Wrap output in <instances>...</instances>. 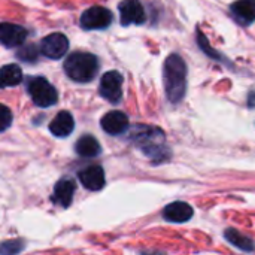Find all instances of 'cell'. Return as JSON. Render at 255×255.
<instances>
[{"instance_id": "1", "label": "cell", "mask_w": 255, "mask_h": 255, "mask_svg": "<svg viewBox=\"0 0 255 255\" xmlns=\"http://www.w3.org/2000/svg\"><path fill=\"white\" fill-rule=\"evenodd\" d=\"M164 88L169 102L178 103L184 99L187 91V66L178 54H172L166 58L164 67Z\"/></svg>"}, {"instance_id": "2", "label": "cell", "mask_w": 255, "mask_h": 255, "mask_svg": "<svg viewBox=\"0 0 255 255\" xmlns=\"http://www.w3.org/2000/svg\"><path fill=\"white\" fill-rule=\"evenodd\" d=\"M133 140L152 160L164 161L169 158V149L164 146V133L160 128L149 126H137L133 130Z\"/></svg>"}, {"instance_id": "3", "label": "cell", "mask_w": 255, "mask_h": 255, "mask_svg": "<svg viewBox=\"0 0 255 255\" xmlns=\"http://www.w3.org/2000/svg\"><path fill=\"white\" fill-rule=\"evenodd\" d=\"M99 70V60L90 52H73L64 61L66 75L75 82H90Z\"/></svg>"}, {"instance_id": "4", "label": "cell", "mask_w": 255, "mask_h": 255, "mask_svg": "<svg viewBox=\"0 0 255 255\" xmlns=\"http://www.w3.org/2000/svg\"><path fill=\"white\" fill-rule=\"evenodd\" d=\"M28 94L36 106L39 108H49L54 106L58 100L57 90L42 76L31 78L27 84Z\"/></svg>"}, {"instance_id": "5", "label": "cell", "mask_w": 255, "mask_h": 255, "mask_svg": "<svg viewBox=\"0 0 255 255\" xmlns=\"http://www.w3.org/2000/svg\"><path fill=\"white\" fill-rule=\"evenodd\" d=\"M100 96L111 103L123 99V75L117 70L106 72L100 79Z\"/></svg>"}, {"instance_id": "6", "label": "cell", "mask_w": 255, "mask_h": 255, "mask_svg": "<svg viewBox=\"0 0 255 255\" xmlns=\"http://www.w3.org/2000/svg\"><path fill=\"white\" fill-rule=\"evenodd\" d=\"M112 22V13L103 6H91L81 16V25L85 30H103Z\"/></svg>"}, {"instance_id": "7", "label": "cell", "mask_w": 255, "mask_h": 255, "mask_svg": "<svg viewBox=\"0 0 255 255\" xmlns=\"http://www.w3.org/2000/svg\"><path fill=\"white\" fill-rule=\"evenodd\" d=\"M69 49V40L63 33H51L40 42V51L51 60L61 58Z\"/></svg>"}, {"instance_id": "8", "label": "cell", "mask_w": 255, "mask_h": 255, "mask_svg": "<svg viewBox=\"0 0 255 255\" xmlns=\"http://www.w3.org/2000/svg\"><path fill=\"white\" fill-rule=\"evenodd\" d=\"M121 24L130 25V24H143L146 19L145 9L139 0H123L118 6Z\"/></svg>"}, {"instance_id": "9", "label": "cell", "mask_w": 255, "mask_h": 255, "mask_svg": "<svg viewBox=\"0 0 255 255\" xmlns=\"http://www.w3.org/2000/svg\"><path fill=\"white\" fill-rule=\"evenodd\" d=\"M27 36H28L27 30L21 25L9 24V22H3L0 25V42L7 48L22 45Z\"/></svg>"}, {"instance_id": "10", "label": "cell", "mask_w": 255, "mask_h": 255, "mask_svg": "<svg viewBox=\"0 0 255 255\" xmlns=\"http://www.w3.org/2000/svg\"><path fill=\"white\" fill-rule=\"evenodd\" d=\"M100 124H102V128H103L108 134H112V136L123 134V133L128 128V126H130L127 115L123 114V112H120V111L108 112V114L102 118Z\"/></svg>"}, {"instance_id": "11", "label": "cell", "mask_w": 255, "mask_h": 255, "mask_svg": "<svg viewBox=\"0 0 255 255\" xmlns=\"http://www.w3.org/2000/svg\"><path fill=\"white\" fill-rule=\"evenodd\" d=\"M81 184L90 191H99L105 187V172L100 166H88L79 172Z\"/></svg>"}, {"instance_id": "12", "label": "cell", "mask_w": 255, "mask_h": 255, "mask_svg": "<svg viewBox=\"0 0 255 255\" xmlns=\"http://www.w3.org/2000/svg\"><path fill=\"white\" fill-rule=\"evenodd\" d=\"M194 215L193 208L185 202H175L164 208L163 218L169 223H185Z\"/></svg>"}, {"instance_id": "13", "label": "cell", "mask_w": 255, "mask_h": 255, "mask_svg": "<svg viewBox=\"0 0 255 255\" xmlns=\"http://www.w3.org/2000/svg\"><path fill=\"white\" fill-rule=\"evenodd\" d=\"M230 9L236 21L244 25L255 21V0H236Z\"/></svg>"}, {"instance_id": "14", "label": "cell", "mask_w": 255, "mask_h": 255, "mask_svg": "<svg viewBox=\"0 0 255 255\" xmlns=\"http://www.w3.org/2000/svg\"><path fill=\"white\" fill-rule=\"evenodd\" d=\"M73 128H75V121L67 111L60 112L49 124V131L57 137H67L73 131Z\"/></svg>"}, {"instance_id": "15", "label": "cell", "mask_w": 255, "mask_h": 255, "mask_svg": "<svg viewBox=\"0 0 255 255\" xmlns=\"http://www.w3.org/2000/svg\"><path fill=\"white\" fill-rule=\"evenodd\" d=\"M75 182L72 179H61L55 184L54 188V202L61 208H69L73 200Z\"/></svg>"}, {"instance_id": "16", "label": "cell", "mask_w": 255, "mask_h": 255, "mask_svg": "<svg viewBox=\"0 0 255 255\" xmlns=\"http://www.w3.org/2000/svg\"><path fill=\"white\" fill-rule=\"evenodd\" d=\"M22 81V72L16 64H6L0 70V87H15Z\"/></svg>"}, {"instance_id": "17", "label": "cell", "mask_w": 255, "mask_h": 255, "mask_svg": "<svg viewBox=\"0 0 255 255\" xmlns=\"http://www.w3.org/2000/svg\"><path fill=\"white\" fill-rule=\"evenodd\" d=\"M75 151L81 157H96V155L100 154V143L97 142L96 137L87 134V136H82L76 142Z\"/></svg>"}, {"instance_id": "18", "label": "cell", "mask_w": 255, "mask_h": 255, "mask_svg": "<svg viewBox=\"0 0 255 255\" xmlns=\"http://www.w3.org/2000/svg\"><path fill=\"white\" fill-rule=\"evenodd\" d=\"M226 239L233 247H236V248H239L242 251H247V253L254 251V242L250 238H247L245 235H242L241 232H236L233 229H229V230H226Z\"/></svg>"}, {"instance_id": "19", "label": "cell", "mask_w": 255, "mask_h": 255, "mask_svg": "<svg viewBox=\"0 0 255 255\" xmlns=\"http://www.w3.org/2000/svg\"><path fill=\"white\" fill-rule=\"evenodd\" d=\"M16 57L25 63H33L37 60L39 57V52H37V48L34 45H25L24 48H21L18 52H16Z\"/></svg>"}, {"instance_id": "20", "label": "cell", "mask_w": 255, "mask_h": 255, "mask_svg": "<svg viewBox=\"0 0 255 255\" xmlns=\"http://www.w3.org/2000/svg\"><path fill=\"white\" fill-rule=\"evenodd\" d=\"M1 131H4L9 126H10V121H12V114L10 111L6 108V106H1Z\"/></svg>"}]
</instances>
